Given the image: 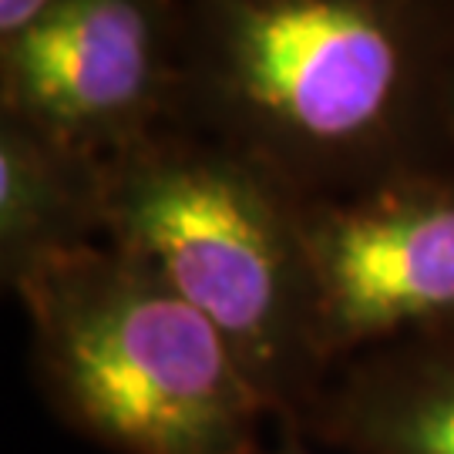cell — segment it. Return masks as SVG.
I'll return each mask as SVG.
<instances>
[{
  "label": "cell",
  "instance_id": "cell-5",
  "mask_svg": "<svg viewBox=\"0 0 454 454\" xmlns=\"http://www.w3.org/2000/svg\"><path fill=\"white\" fill-rule=\"evenodd\" d=\"M326 367L454 326V168L300 202Z\"/></svg>",
  "mask_w": 454,
  "mask_h": 454
},
{
  "label": "cell",
  "instance_id": "cell-7",
  "mask_svg": "<svg viewBox=\"0 0 454 454\" xmlns=\"http://www.w3.org/2000/svg\"><path fill=\"white\" fill-rule=\"evenodd\" d=\"M105 239L101 165L0 118V276Z\"/></svg>",
  "mask_w": 454,
  "mask_h": 454
},
{
  "label": "cell",
  "instance_id": "cell-10",
  "mask_svg": "<svg viewBox=\"0 0 454 454\" xmlns=\"http://www.w3.org/2000/svg\"><path fill=\"white\" fill-rule=\"evenodd\" d=\"M260 454H330V451L317 448V444L307 438V431L296 421L279 418V421L273 424V431H270V438H266Z\"/></svg>",
  "mask_w": 454,
  "mask_h": 454
},
{
  "label": "cell",
  "instance_id": "cell-2",
  "mask_svg": "<svg viewBox=\"0 0 454 454\" xmlns=\"http://www.w3.org/2000/svg\"><path fill=\"white\" fill-rule=\"evenodd\" d=\"M58 421L112 454H260L276 414L243 360L152 266L112 239L7 286Z\"/></svg>",
  "mask_w": 454,
  "mask_h": 454
},
{
  "label": "cell",
  "instance_id": "cell-3",
  "mask_svg": "<svg viewBox=\"0 0 454 454\" xmlns=\"http://www.w3.org/2000/svg\"><path fill=\"white\" fill-rule=\"evenodd\" d=\"M105 239L152 266L243 360L270 411L300 418L326 357L300 199L179 121L101 165Z\"/></svg>",
  "mask_w": 454,
  "mask_h": 454
},
{
  "label": "cell",
  "instance_id": "cell-9",
  "mask_svg": "<svg viewBox=\"0 0 454 454\" xmlns=\"http://www.w3.org/2000/svg\"><path fill=\"white\" fill-rule=\"evenodd\" d=\"M58 4L61 0H0V41L31 27L34 20H41Z\"/></svg>",
  "mask_w": 454,
  "mask_h": 454
},
{
  "label": "cell",
  "instance_id": "cell-8",
  "mask_svg": "<svg viewBox=\"0 0 454 454\" xmlns=\"http://www.w3.org/2000/svg\"><path fill=\"white\" fill-rule=\"evenodd\" d=\"M438 105L444 145L454 165V0H438Z\"/></svg>",
  "mask_w": 454,
  "mask_h": 454
},
{
  "label": "cell",
  "instance_id": "cell-6",
  "mask_svg": "<svg viewBox=\"0 0 454 454\" xmlns=\"http://www.w3.org/2000/svg\"><path fill=\"white\" fill-rule=\"evenodd\" d=\"M296 424L330 454H454V326L337 364Z\"/></svg>",
  "mask_w": 454,
  "mask_h": 454
},
{
  "label": "cell",
  "instance_id": "cell-1",
  "mask_svg": "<svg viewBox=\"0 0 454 454\" xmlns=\"http://www.w3.org/2000/svg\"><path fill=\"white\" fill-rule=\"evenodd\" d=\"M172 118L300 202L454 168L438 0H176Z\"/></svg>",
  "mask_w": 454,
  "mask_h": 454
},
{
  "label": "cell",
  "instance_id": "cell-4",
  "mask_svg": "<svg viewBox=\"0 0 454 454\" xmlns=\"http://www.w3.org/2000/svg\"><path fill=\"white\" fill-rule=\"evenodd\" d=\"M176 0H61L0 41V118L105 165L172 118Z\"/></svg>",
  "mask_w": 454,
  "mask_h": 454
}]
</instances>
